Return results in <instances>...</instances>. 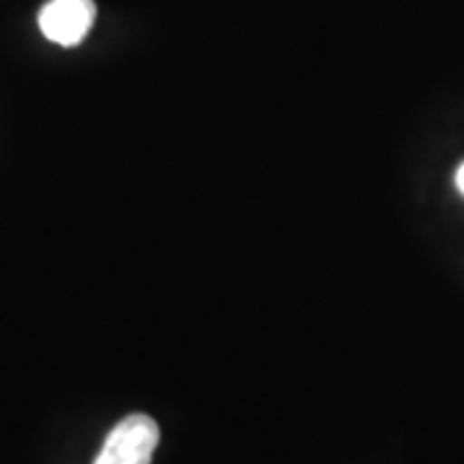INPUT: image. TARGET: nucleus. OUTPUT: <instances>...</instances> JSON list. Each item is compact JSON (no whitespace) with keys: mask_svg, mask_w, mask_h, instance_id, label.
I'll return each mask as SVG.
<instances>
[{"mask_svg":"<svg viewBox=\"0 0 464 464\" xmlns=\"http://www.w3.org/2000/svg\"><path fill=\"white\" fill-rule=\"evenodd\" d=\"M454 181H457V188H459V194L464 197V163L457 168V176H454Z\"/></svg>","mask_w":464,"mask_h":464,"instance_id":"obj_3","label":"nucleus"},{"mask_svg":"<svg viewBox=\"0 0 464 464\" xmlns=\"http://www.w3.org/2000/svg\"><path fill=\"white\" fill-rule=\"evenodd\" d=\"M158 441L160 429L150 415H127L109 431L93 464H150Z\"/></svg>","mask_w":464,"mask_h":464,"instance_id":"obj_1","label":"nucleus"},{"mask_svg":"<svg viewBox=\"0 0 464 464\" xmlns=\"http://www.w3.org/2000/svg\"><path fill=\"white\" fill-rule=\"evenodd\" d=\"M93 21H96L93 0H50L39 11V29L60 47L81 44L91 32Z\"/></svg>","mask_w":464,"mask_h":464,"instance_id":"obj_2","label":"nucleus"}]
</instances>
